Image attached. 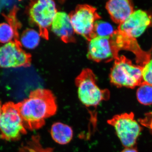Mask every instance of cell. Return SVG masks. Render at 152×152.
Returning a JSON list of instances; mask_svg holds the SVG:
<instances>
[{
  "label": "cell",
  "instance_id": "7c38bea8",
  "mask_svg": "<svg viewBox=\"0 0 152 152\" xmlns=\"http://www.w3.org/2000/svg\"><path fill=\"white\" fill-rule=\"evenodd\" d=\"M106 9L113 21L119 24L134 12L131 0H108Z\"/></svg>",
  "mask_w": 152,
  "mask_h": 152
},
{
  "label": "cell",
  "instance_id": "277c9868",
  "mask_svg": "<svg viewBox=\"0 0 152 152\" xmlns=\"http://www.w3.org/2000/svg\"><path fill=\"white\" fill-rule=\"evenodd\" d=\"M26 134L18 104L12 102L4 104L0 118V139L9 141H18Z\"/></svg>",
  "mask_w": 152,
  "mask_h": 152
},
{
  "label": "cell",
  "instance_id": "30bf717a",
  "mask_svg": "<svg viewBox=\"0 0 152 152\" xmlns=\"http://www.w3.org/2000/svg\"><path fill=\"white\" fill-rule=\"evenodd\" d=\"M110 38L101 37L93 36L88 39V58L99 62L109 61L118 56Z\"/></svg>",
  "mask_w": 152,
  "mask_h": 152
},
{
  "label": "cell",
  "instance_id": "9c48e42d",
  "mask_svg": "<svg viewBox=\"0 0 152 152\" xmlns=\"http://www.w3.org/2000/svg\"><path fill=\"white\" fill-rule=\"evenodd\" d=\"M151 16L142 10L134 11L126 20L120 24L118 31L129 37H138L152 24Z\"/></svg>",
  "mask_w": 152,
  "mask_h": 152
},
{
  "label": "cell",
  "instance_id": "4fadbf2b",
  "mask_svg": "<svg viewBox=\"0 0 152 152\" xmlns=\"http://www.w3.org/2000/svg\"><path fill=\"white\" fill-rule=\"evenodd\" d=\"M18 8L16 6L6 16L7 22L0 23V43L4 45L15 41L19 24L16 18Z\"/></svg>",
  "mask_w": 152,
  "mask_h": 152
},
{
  "label": "cell",
  "instance_id": "ffe728a7",
  "mask_svg": "<svg viewBox=\"0 0 152 152\" xmlns=\"http://www.w3.org/2000/svg\"><path fill=\"white\" fill-rule=\"evenodd\" d=\"M121 152H138L135 148H126Z\"/></svg>",
  "mask_w": 152,
  "mask_h": 152
},
{
  "label": "cell",
  "instance_id": "6da1fadb",
  "mask_svg": "<svg viewBox=\"0 0 152 152\" xmlns=\"http://www.w3.org/2000/svg\"><path fill=\"white\" fill-rule=\"evenodd\" d=\"M17 104L24 126L31 131L42 127L46 119L54 115L57 111L53 94L43 89L31 93L28 97Z\"/></svg>",
  "mask_w": 152,
  "mask_h": 152
},
{
  "label": "cell",
  "instance_id": "5bb4252c",
  "mask_svg": "<svg viewBox=\"0 0 152 152\" xmlns=\"http://www.w3.org/2000/svg\"><path fill=\"white\" fill-rule=\"evenodd\" d=\"M50 134L52 139L56 142L65 145L72 140L73 137V131L69 125L58 122L52 125Z\"/></svg>",
  "mask_w": 152,
  "mask_h": 152
},
{
  "label": "cell",
  "instance_id": "9a60e30c",
  "mask_svg": "<svg viewBox=\"0 0 152 152\" xmlns=\"http://www.w3.org/2000/svg\"><path fill=\"white\" fill-rule=\"evenodd\" d=\"M42 37V35L39 29L28 28L23 32L18 42L23 49L33 50L39 45Z\"/></svg>",
  "mask_w": 152,
  "mask_h": 152
},
{
  "label": "cell",
  "instance_id": "ac0fdd59",
  "mask_svg": "<svg viewBox=\"0 0 152 152\" xmlns=\"http://www.w3.org/2000/svg\"><path fill=\"white\" fill-rule=\"evenodd\" d=\"M142 75L143 81L152 86V58L143 66Z\"/></svg>",
  "mask_w": 152,
  "mask_h": 152
},
{
  "label": "cell",
  "instance_id": "8fae6325",
  "mask_svg": "<svg viewBox=\"0 0 152 152\" xmlns=\"http://www.w3.org/2000/svg\"><path fill=\"white\" fill-rule=\"evenodd\" d=\"M50 30L61 39L69 42L74 40L75 32L71 22L70 15L63 11H58Z\"/></svg>",
  "mask_w": 152,
  "mask_h": 152
},
{
  "label": "cell",
  "instance_id": "44dd1931",
  "mask_svg": "<svg viewBox=\"0 0 152 152\" xmlns=\"http://www.w3.org/2000/svg\"><path fill=\"white\" fill-rule=\"evenodd\" d=\"M2 107V106H1V104L0 102V118H1V114Z\"/></svg>",
  "mask_w": 152,
  "mask_h": 152
},
{
  "label": "cell",
  "instance_id": "7a4b0ae2",
  "mask_svg": "<svg viewBox=\"0 0 152 152\" xmlns=\"http://www.w3.org/2000/svg\"><path fill=\"white\" fill-rule=\"evenodd\" d=\"M142 66L134 64L124 56L115 58L111 69L110 79L113 84L118 87H125L134 88L143 82Z\"/></svg>",
  "mask_w": 152,
  "mask_h": 152
},
{
  "label": "cell",
  "instance_id": "8992f818",
  "mask_svg": "<svg viewBox=\"0 0 152 152\" xmlns=\"http://www.w3.org/2000/svg\"><path fill=\"white\" fill-rule=\"evenodd\" d=\"M57 12L54 0H33L30 4V18L37 27L43 37H48V31Z\"/></svg>",
  "mask_w": 152,
  "mask_h": 152
},
{
  "label": "cell",
  "instance_id": "ba28073f",
  "mask_svg": "<svg viewBox=\"0 0 152 152\" xmlns=\"http://www.w3.org/2000/svg\"><path fill=\"white\" fill-rule=\"evenodd\" d=\"M30 56L18 42L14 41L0 46V68L9 69L26 66L29 64Z\"/></svg>",
  "mask_w": 152,
  "mask_h": 152
},
{
  "label": "cell",
  "instance_id": "5b68a950",
  "mask_svg": "<svg viewBox=\"0 0 152 152\" xmlns=\"http://www.w3.org/2000/svg\"><path fill=\"white\" fill-rule=\"evenodd\" d=\"M134 114L125 113L116 115L107 121L115 129L123 145L131 148L135 145L142 131L141 127L134 119Z\"/></svg>",
  "mask_w": 152,
  "mask_h": 152
},
{
  "label": "cell",
  "instance_id": "e0dca14e",
  "mask_svg": "<svg viewBox=\"0 0 152 152\" xmlns=\"http://www.w3.org/2000/svg\"><path fill=\"white\" fill-rule=\"evenodd\" d=\"M139 87L137 97L139 102L145 105L152 104V86L143 82Z\"/></svg>",
  "mask_w": 152,
  "mask_h": 152
},
{
  "label": "cell",
  "instance_id": "d6986e66",
  "mask_svg": "<svg viewBox=\"0 0 152 152\" xmlns=\"http://www.w3.org/2000/svg\"><path fill=\"white\" fill-rule=\"evenodd\" d=\"M139 121L142 126L148 128L152 133V112L147 113L144 118L140 119Z\"/></svg>",
  "mask_w": 152,
  "mask_h": 152
},
{
  "label": "cell",
  "instance_id": "52a82bcc",
  "mask_svg": "<svg viewBox=\"0 0 152 152\" xmlns=\"http://www.w3.org/2000/svg\"><path fill=\"white\" fill-rule=\"evenodd\" d=\"M70 18L75 34L88 40L94 36L95 23L99 18L95 8L87 5L79 6Z\"/></svg>",
  "mask_w": 152,
  "mask_h": 152
},
{
  "label": "cell",
  "instance_id": "2e32d148",
  "mask_svg": "<svg viewBox=\"0 0 152 152\" xmlns=\"http://www.w3.org/2000/svg\"><path fill=\"white\" fill-rule=\"evenodd\" d=\"M116 31L110 23L99 18L95 23L94 35L101 37L111 38Z\"/></svg>",
  "mask_w": 152,
  "mask_h": 152
},
{
  "label": "cell",
  "instance_id": "3957f363",
  "mask_svg": "<svg viewBox=\"0 0 152 152\" xmlns=\"http://www.w3.org/2000/svg\"><path fill=\"white\" fill-rule=\"evenodd\" d=\"M76 83L79 100L86 107H97L109 99L108 91L102 89L98 86L94 75L89 69L82 71Z\"/></svg>",
  "mask_w": 152,
  "mask_h": 152
}]
</instances>
